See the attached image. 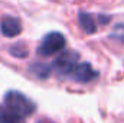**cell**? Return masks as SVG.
Returning <instances> with one entry per match:
<instances>
[{
	"label": "cell",
	"instance_id": "cell-6",
	"mask_svg": "<svg viewBox=\"0 0 124 123\" xmlns=\"http://www.w3.org/2000/svg\"><path fill=\"white\" fill-rule=\"evenodd\" d=\"M28 72H29L31 75H33L35 78L46 80V78H49V75L52 74V68H51V64H45V62H33V64L29 65Z\"/></svg>",
	"mask_w": 124,
	"mask_h": 123
},
{
	"label": "cell",
	"instance_id": "cell-3",
	"mask_svg": "<svg viewBox=\"0 0 124 123\" xmlns=\"http://www.w3.org/2000/svg\"><path fill=\"white\" fill-rule=\"evenodd\" d=\"M79 61V54L77 51H63L54 60L51 68L52 72H55L59 77H68L69 72L72 71V68L78 64Z\"/></svg>",
	"mask_w": 124,
	"mask_h": 123
},
{
	"label": "cell",
	"instance_id": "cell-9",
	"mask_svg": "<svg viewBox=\"0 0 124 123\" xmlns=\"http://www.w3.org/2000/svg\"><path fill=\"white\" fill-rule=\"evenodd\" d=\"M9 52H10V55H12V57L23 60V58H26V57H28L29 49H28V46H26L23 42H16V44H13V45L9 48Z\"/></svg>",
	"mask_w": 124,
	"mask_h": 123
},
{
	"label": "cell",
	"instance_id": "cell-4",
	"mask_svg": "<svg viewBox=\"0 0 124 123\" xmlns=\"http://www.w3.org/2000/svg\"><path fill=\"white\" fill-rule=\"evenodd\" d=\"M98 71H95L90 62H78L69 72V78L79 84H88L98 78Z\"/></svg>",
	"mask_w": 124,
	"mask_h": 123
},
{
	"label": "cell",
	"instance_id": "cell-5",
	"mask_svg": "<svg viewBox=\"0 0 124 123\" xmlns=\"http://www.w3.org/2000/svg\"><path fill=\"white\" fill-rule=\"evenodd\" d=\"M0 32L6 38H15L22 32V22L15 16H4L0 22Z\"/></svg>",
	"mask_w": 124,
	"mask_h": 123
},
{
	"label": "cell",
	"instance_id": "cell-7",
	"mask_svg": "<svg viewBox=\"0 0 124 123\" xmlns=\"http://www.w3.org/2000/svg\"><path fill=\"white\" fill-rule=\"evenodd\" d=\"M78 22L81 29L85 32L87 35H93L97 32V20L91 13L88 12H79L78 13Z\"/></svg>",
	"mask_w": 124,
	"mask_h": 123
},
{
	"label": "cell",
	"instance_id": "cell-11",
	"mask_svg": "<svg viewBox=\"0 0 124 123\" xmlns=\"http://www.w3.org/2000/svg\"><path fill=\"white\" fill-rule=\"evenodd\" d=\"M97 20H100L101 25H105V23L110 22V18H108V16H104V15H100V16L97 18Z\"/></svg>",
	"mask_w": 124,
	"mask_h": 123
},
{
	"label": "cell",
	"instance_id": "cell-2",
	"mask_svg": "<svg viewBox=\"0 0 124 123\" xmlns=\"http://www.w3.org/2000/svg\"><path fill=\"white\" fill-rule=\"evenodd\" d=\"M66 45V39L61 32H49L48 35H45L36 49V54L39 57H51L55 55L58 52H61L62 49H65Z\"/></svg>",
	"mask_w": 124,
	"mask_h": 123
},
{
	"label": "cell",
	"instance_id": "cell-10",
	"mask_svg": "<svg viewBox=\"0 0 124 123\" xmlns=\"http://www.w3.org/2000/svg\"><path fill=\"white\" fill-rule=\"evenodd\" d=\"M110 39H114L117 42H123L124 44V23L116 25L113 32L110 33Z\"/></svg>",
	"mask_w": 124,
	"mask_h": 123
},
{
	"label": "cell",
	"instance_id": "cell-8",
	"mask_svg": "<svg viewBox=\"0 0 124 123\" xmlns=\"http://www.w3.org/2000/svg\"><path fill=\"white\" fill-rule=\"evenodd\" d=\"M0 123H25V119L0 106Z\"/></svg>",
	"mask_w": 124,
	"mask_h": 123
},
{
	"label": "cell",
	"instance_id": "cell-1",
	"mask_svg": "<svg viewBox=\"0 0 124 123\" xmlns=\"http://www.w3.org/2000/svg\"><path fill=\"white\" fill-rule=\"evenodd\" d=\"M4 109H7L9 112L26 119L32 116L35 112H36V103L29 98L28 96H25L22 91H17V90H9V91L4 94Z\"/></svg>",
	"mask_w": 124,
	"mask_h": 123
}]
</instances>
